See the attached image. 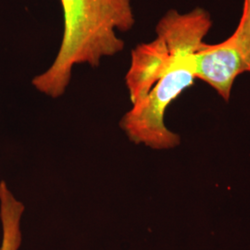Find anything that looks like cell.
Wrapping results in <instances>:
<instances>
[{"mask_svg":"<svg viewBox=\"0 0 250 250\" xmlns=\"http://www.w3.org/2000/svg\"><path fill=\"white\" fill-rule=\"evenodd\" d=\"M24 205L9 190L5 181L0 182V221L2 242L0 250H19L21 244V220Z\"/></svg>","mask_w":250,"mask_h":250,"instance_id":"cell-4","label":"cell"},{"mask_svg":"<svg viewBox=\"0 0 250 250\" xmlns=\"http://www.w3.org/2000/svg\"><path fill=\"white\" fill-rule=\"evenodd\" d=\"M242 58L250 72V0H244L241 20L232 35Z\"/></svg>","mask_w":250,"mask_h":250,"instance_id":"cell-5","label":"cell"},{"mask_svg":"<svg viewBox=\"0 0 250 250\" xmlns=\"http://www.w3.org/2000/svg\"><path fill=\"white\" fill-rule=\"evenodd\" d=\"M194 65L196 78L208 83L225 101L230 99L235 78L248 72L232 36L215 45L203 42L194 55Z\"/></svg>","mask_w":250,"mask_h":250,"instance_id":"cell-3","label":"cell"},{"mask_svg":"<svg viewBox=\"0 0 250 250\" xmlns=\"http://www.w3.org/2000/svg\"><path fill=\"white\" fill-rule=\"evenodd\" d=\"M210 19L199 12L174 16L170 21L175 50L168 68L140 102L125 113L121 127L129 139L154 149H170L180 144L178 134L164 124L170 103L196 79L194 55L211 28Z\"/></svg>","mask_w":250,"mask_h":250,"instance_id":"cell-2","label":"cell"},{"mask_svg":"<svg viewBox=\"0 0 250 250\" xmlns=\"http://www.w3.org/2000/svg\"><path fill=\"white\" fill-rule=\"evenodd\" d=\"M63 10L62 41L53 63L33 79V85L58 99L65 93L77 64L98 67L101 60L120 53L125 41L117 31L134 26L131 0H61Z\"/></svg>","mask_w":250,"mask_h":250,"instance_id":"cell-1","label":"cell"}]
</instances>
